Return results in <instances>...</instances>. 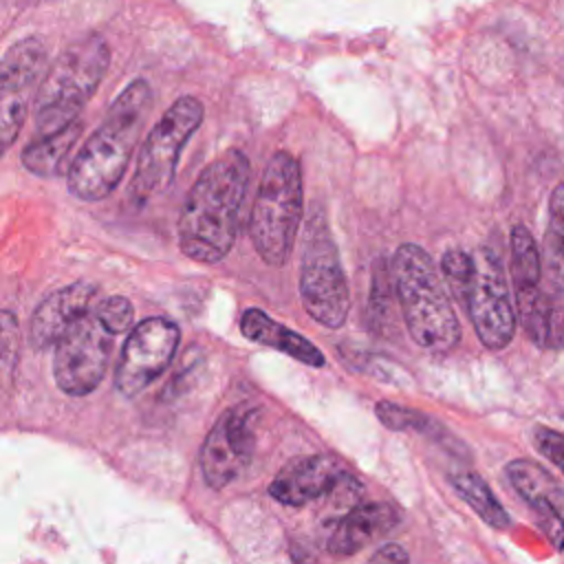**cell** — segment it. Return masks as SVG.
Listing matches in <instances>:
<instances>
[{
  "label": "cell",
  "mask_w": 564,
  "mask_h": 564,
  "mask_svg": "<svg viewBox=\"0 0 564 564\" xmlns=\"http://www.w3.org/2000/svg\"><path fill=\"white\" fill-rule=\"evenodd\" d=\"M249 172V159L240 150H227L203 167L178 216V245L187 258L216 264L231 251Z\"/></svg>",
  "instance_id": "6da1fadb"
},
{
  "label": "cell",
  "mask_w": 564,
  "mask_h": 564,
  "mask_svg": "<svg viewBox=\"0 0 564 564\" xmlns=\"http://www.w3.org/2000/svg\"><path fill=\"white\" fill-rule=\"evenodd\" d=\"M154 95L145 79L130 82L110 104L104 121L68 163V189L79 200H101L121 183L141 139Z\"/></svg>",
  "instance_id": "7a4b0ae2"
},
{
  "label": "cell",
  "mask_w": 564,
  "mask_h": 564,
  "mask_svg": "<svg viewBox=\"0 0 564 564\" xmlns=\"http://www.w3.org/2000/svg\"><path fill=\"white\" fill-rule=\"evenodd\" d=\"M392 280L412 339L430 352L452 350L460 324L430 253L419 245H401L392 256Z\"/></svg>",
  "instance_id": "3957f363"
},
{
  "label": "cell",
  "mask_w": 564,
  "mask_h": 564,
  "mask_svg": "<svg viewBox=\"0 0 564 564\" xmlns=\"http://www.w3.org/2000/svg\"><path fill=\"white\" fill-rule=\"evenodd\" d=\"M110 64V48L97 33L68 44L44 73L35 93V130L55 134L79 119Z\"/></svg>",
  "instance_id": "277c9868"
},
{
  "label": "cell",
  "mask_w": 564,
  "mask_h": 564,
  "mask_svg": "<svg viewBox=\"0 0 564 564\" xmlns=\"http://www.w3.org/2000/svg\"><path fill=\"white\" fill-rule=\"evenodd\" d=\"M302 200L300 163L291 152L278 150L262 172L249 218L251 242L267 264L282 267L289 260L302 220Z\"/></svg>",
  "instance_id": "5b68a950"
},
{
  "label": "cell",
  "mask_w": 564,
  "mask_h": 564,
  "mask_svg": "<svg viewBox=\"0 0 564 564\" xmlns=\"http://www.w3.org/2000/svg\"><path fill=\"white\" fill-rule=\"evenodd\" d=\"M300 297L306 313L326 328L344 326L350 308L348 280L337 253V245L322 214L313 212L302 245Z\"/></svg>",
  "instance_id": "8992f818"
},
{
  "label": "cell",
  "mask_w": 564,
  "mask_h": 564,
  "mask_svg": "<svg viewBox=\"0 0 564 564\" xmlns=\"http://www.w3.org/2000/svg\"><path fill=\"white\" fill-rule=\"evenodd\" d=\"M203 115L205 108L200 99L183 95L152 126L141 145L130 183V198L137 205H145L170 187L181 152L189 137L200 128Z\"/></svg>",
  "instance_id": "52a82bcc"
},
{
  "label": "cell",
  "mask_w": 564,
  "mask_h": 564,
  "mask_svg": "<svg viewBox=\"0 0 564 564\" xmlns=\"http://www.w3.org/2000/svg\"><path fill=\"white\" fill-rule=\"evenodd\" d=\"M471 273L460 293L471 326L489 350L505 348L516 333V306L498 256L482 247L471 253Z\"/></svg>",
  "instance_id": "ba28073f"
},
{
  "label": "cell",
  "mask_w": 564,
  "mask_h": 564,
  "mask_svg": "<svg viewBox=\"0 0 564 564\" xmlns=\"http://www.w3.org/2000/svg\"><path fill=\"white\" fill-rule=\"evenodd\" d=\"M112 337L106 324L90 308L66 335L57 341L53 355V377L62 392L70 397H84L93 392L108 366Z\"/></svg>",
  "instance_id": "9c48e42d"
},
{
  "label": "cell",
  "mask_w": 564,
  "mask_h": 564,
  "mask_svg": "<svg viewBox=\"0 0 564 564\" xmlns=\"http://www.w3.org/2000/svg\"><path fill=\"white\" fill-rule=\"evenodd\" d=\"M181 333L165 317H148L139 322L119 355L115 370V388L123 397L141 394L170 366Z\"/></svg>",
  "instance_id": "30bf717a"
},
{
  "label": "cell",
  "mask_w": 564,
  "mask_h": 564,
  "mask_svg": "<svg viewBox=\"0 0 564 564\" xmlns=\"http://www.w3.org/2000/svg\"><path fill=\"white\" fill-rule=\"evenodd\" d=\"M260 410L236 405L218 416L200 447V471L212 489L234 482L249 465L256 447V421Z\"/></svg>",
  "instance_id": "8fae6325"
},
{
  "label": "cell",
  "mask_w": 564,
  "mask_h": 564,
  "mask_svg": "<svg viewBox=\"0 0 564 564\" xmlns=\"http://www.w3.org/2000/svg\"><path fill=\"white\" fill-rule=\"evenodd\" d=\"M46 44L40 37H24L7 48L0 68V143L9 150L26 117L33 86L46 66Z\"/></svg>",
  "instance_id": "7c38bea8"
},
{
  "label": "cell",
  "mask_w": 564,
  "mask_h": 564,
  "mask_svg": "<svg viewBox=\"0 0 564 564\" xmlns=\"http://www.w3.org/2000/svg\"><path fill=\"white\" fill-rule=\"evenodd\" d=\"M350 476L335 456H304L284 465L269 485V494L289 507H302L335 494Z\"/></svg>",
  "instance_id": "4fadbf2b"
},
{
  "label": "cell",
  "mask_w": 564,
  "mask_h": 564,
  "mask_svg": "<svg viewBox=\"0 0 564 564\" xmlns=\"http://www.w3.org/2000/svg\"><path fill=\"white\" fill-rule=\"evenodd\" d=\"M95 295L97 286L90 282H75L46 295L31 315V346L37 350L57 346L66 330L90 311Z\"/></svg>",
  "instance_id": "5bb4252c"
},
{
  "label": "cell",
  "mask_w": 564,
  "mask_h": 564,
  "mask_svg": "<svg viewBox=\"0 0 564 564\" xmlns=\"http://www.w3.org/2000/svg\"><path fill=\"white\" fill-rule=\"evenodd\" d=\"M516 313L535 346L546 350L564 348V286L516 289Z\"/></svg>",
  "instance_id": "9a60e30c"
},
{
  "label": "cell",
  "mask_w": 564,
  "mask_h": 564,
  "mask_svg": "<svg viewBox=\"0 0 564 564\" xmlns=\"http://www.w3.org/2000/svg\"><path fill=\"white\" fill-rule=\"evenodd\" d=\"M399 524V513L388 502H366L352 507L337 520L328 535V551L337 557H348L366 549L377 538Z\"/></svg>",
  "instance_id": "2e32d148"
},
{
  "label": "cell",
  "mask_w": 564,
  "mask_h": 564,
  "mask_svg": "<svg viewBox=\"0 0 564 564\" xmlns=\"http://www.w3.org/2000/svg\"><path fill=\"white\" fill-rule=\"evenodd\" d=\"M240 330L247 339L269 346V348H275V350H282L289 357H293L306 366L319 368L326 361L322 350L315 344H311L304 335L278 324L273 317H269L260 308H247L242 313Z\"/></svg>",
  "instance_id": "e0dca14e"
},
{
  "label": "cell",
  "mask_w": 564,
  "mask_h": 564,
  "mask_svg": "<svg viewBox=\"0 0 564 564\" xmlns=\"http://www.w3.org/2000/svg\"><path fill=\"white\" fill-rule=\"evenodd\" d=\"M507 480L516 489V494L533 509L538 505H553L562 511L564 507V489L562 485L551 476L549 469H544L540 463L529 458H516L507 463L505 467Z\"/></svg>",
  "instance_id": "ac0fdd59"
},
{
  "label": "cell",
  "mask_w": 564,
  "mask_h": 564,
  "mask_svg": "<svg viewBox=\"0 0 564 564\" xmlns=\"http://www.w3.org/2000/svg\"><path fill=\"white\" fill-rule=\"evenodd\" d=\"M82 130H84V123L77 119L75 123H70L68 128H64L55 134L37 137L22 150V154H20L22 165L31 174H37V176L59 174L62 165L66 163V156L70 154L73 145L77 143Z\"/></svg>",
  "instance_id": "d6986e66"
},
{
  "label": "cell",
  "mask_w": 564,
  "mask_h": 564,
  "mask_svg": "<svg viewBox=\"0 0 564 564\" xmlns=\"http://www.w3.org/2000/svg\"><path fill=\"white\" fill-rule=\"evenodd\" d=\"M452 487L456 494L478 513L482 522H487L494 529H507L511 524V518L507 509L500 505V500L494 496L491 487L476 474V471H456L452 474Z\"/></svg>",
  "instance_id": "ffe728a7"
},
{
  "label": "cell",
  "mask_w": 564,
  "mask_h": 564,
  "mask_svg": "<svg viewBox=\"0 0 564 564\" xmlns=\"http://www.w3.org/2000/svg\"><path fill=\"white\" fill-rule=\"evenodd\" d=\"M511 278L513 289L540 286L542 260L531 231L524 225L511 229Z\"/></svg>",
  "instance_id": "44dd1931"
},
{
  "label": "cell",
  "mask_w": 564,
  "mask_h": 564,
  "mask_svg": "<svg viewBox=\"0 0 564 564\" xmlns=\"http://www.w3.org/2000/svg\"><path fill=\"white\" fill-rule=\"evenodd\" d=\"M546 267L555 284L564 286V183L557 185L549 200V225H546Z\"/></svg>",
  "instance_id": "7402d4cb"
},
{
  "label": "cell",
  "mask_w": 564,
  "mask_h": 564,
  "mask_svg": "<svg viewBox=\"0 0 564 564\" xmlns=\"http://www.w3.org/2000/svg\"><path fill=\"white\" fill-rule=\"evenodd\" d=\"M377 416L381 423L390 430H416V432H427L430 430V419L412 408H403L390 401H379L377 403Z\"/></svg>",
  "instance_id": "603a6c76"
},
{
  "label": "cell",
  "mask_w": 564,
  "mask_h": 564,
  "mask_svg": "<svg viewBox=\"0 0 564 564\" xmlns=\"http://www.w3.org/2000/svg\"><path fill=\"white\" fill-rule=\"evenodd\" d=\"M95 313L106 324V328L115 335L126 333L134 319V308H132L130 300L121 297V295H110V297L101 300L95 306Z\"/></svg>",
  "instance_id": "cb8c5ba5"
},
{
  "label": "cell",
  "mask_w": 564,
  "mask_h": 564,
  "mask_svg": "<svg viewBox=\"0 0 564 564\" xmlns=\"http://www.w3.org/2000/svg\"><path fill=\"white\" fill-rule=\"evenodd\" d=\"M471 253L463 251V249H449L443 260H441V271H443V278L445 282L449 284V289L454 291L456 297H460L467 280H469V273H471Z\"/></svg>",
  "instance_id": "d4e9b609"
},
{
  "label": "cell",
  "mask_w": 564,
  "mask_h": 564,
  "mask_svg": "<svg viewBox=\"0 0 564 564\" xmlns=\"http://www.w3.org/2000/svg\"><path fill=\"white\" fill-rule=\"evenodd\" d=\"M533 445L544 458H549L564 474V434L562 432L551 430L546 425H535Z\"/></svg>",
  "instance_id": "484cf974"
},
{
  "label": "cell",
  "mask_w": 564,
  "mask_h": 564,
  "mask_svg": "<svg viewBox=\"0 0 564 564\" xmlns=\"http://www.w3.org/2000/svg\"><path fill=\"white\" fill-rule=\"evenodd\" d=\"M533 513L546 540L551 542V546H555L557 551H564V520L560 516V509L553 505H538L533 507Z\"/></svg>",
  "instance_id": "4316f807"
},
{
  "label": "cell",
  "mask_w": 564,
  "mask_h": 564,
  "mask_svg": "<svg viewBox=\"0 0 564 564\" xmlns=\"http://www.w3.org/2000/svg\"><path fill=\"white\" fill-rule=\"evenodd\" d=\"M18 337V319L15 315L7 308L2 311V359L4 366H11V357H13V341Z\"/></svg>",
  "instance_id": "83f0119b"
},
{
  "label": "cell",
  "mask_w": 564,
  "mask_h": 564,
  "mask_svg": "<svg viewBox=\"0 0 564 564\" xmlns=\"http://www.w3.org/2000/svg\"><path fill=\"white\" fill-rule=\"evenodd\" d=\"M368 564H408V553L399 544H388L379 549Z\"/></svg>",
  "instance_id": "f1b7e54d"
}]
</instances>
